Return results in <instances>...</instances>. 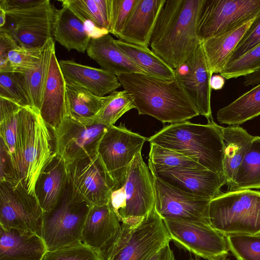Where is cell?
Here are the masks:
<instances>
[{
    "label": "cell",
    "mask_w": 260,
    "mask_h": 260,
    "mask_svg": "<svg viewBox=\"0 0 260 260\" xmlns=\"http://www.w3.org/2000/svg\"><path fill=\"white\" fill-rule=\"evenodd\" d=\"M56 9L50 1L27 9L6 12L5 25L0 27L20 46L42 48L53 38Z\"/></svg>",
    "instance_id": "12"
},
{
    "label": "cell",
    "mask_w": 260,
    "mask_h": 260,
    "mask_svg": "<svg viewBox=\"0 0 260 260\" xmlns=\"http://www.w3.org/2000/svg\"><path fill=\"white\" fill-rule=\"evenodd\" d=\"M171 240L154 207L140 220L122 222L119 233L98 254L100 260H149Z\"/></svg>",
    "instance_id": "5"
},
{
    "label": "cell",
    "mask_w": 260,
    "mask_h": 260,
    "mask_svg": "<svg viewBox=\"0 0 260 260\" xmlns=\"http://www.w3.org/2000/svg\"><path fill=\"white\" fill-rule=\"evenodd\" d=\"M7 21V14L4 10L0 8V27H4Z\"/></svg>",
    "instance_id": "50"
},
{
    "label": "cell",
    "mask_w": 260,
    "mask_h": 260,
    "mask_svg": "<svg viewBox=\"0 0 260 260\" xmlns=\"http://www.w3.org/2000/svg\"><path fill=\"white\" fill-rule=\"evenodd\" d=\"M109 127L95 122L83 124L67 116L53 131L54 152L66 163L95 154Z\"/></svg>",
    "instance_id": "14"
},
{
    "label": "cell",
    "mask_w": 260,
    "mask_h": 260,
    "mask_svg": "<svg viewBox=\"0 0 260 260\" xmlns=\"http://www.w3.org/2000/svg\"><path fill=\"white\" fill-rule=\"evenodd\" d=\"M51 131L39 111L22 108L16 141L8 153L1 151V181L19 184L35 194L38 176L55 153Z\"/></svg>",
    "instance_id": "1"
},
{
    "label": "cell",
    "mask_w": 260,
    "mask_h": 260,
    "mask_svg": "<svg viewBox=\"0 0 260 260\" xmlns=\"http://www.w3.org/2000/svg\"><path fill=\"white\" fill-rule=\"evenodd\" d=\"M171 240L195 255L222 260L230 249L226 237L210 225L183 220L164 219Z\"/></svg>",
    "instance_id": "13"
},
{
    "label": "cell",
    "mask_w": 260,
    "mask_h": 260,
    "mask_svg": "<svg viewBox=\"0 0 260 260\" xmlns=\"http://www.w3.org/2000/svg\"><path fill=\"white\" fill-rule=\"evenodd\" d=\"M67 116L83 124L94 122L105 96H96L87 90L66 82Z\"/></svg>",
    "instance_id": "29"
},
{
    "label": "cell",
    "mask_w": 260,
    "mask_h": 260,
    "mask_svg": "<svg viewBox=\"0 0 260 260\" xmlns=\"http://www.w3.org/2000/svg\"><path fill=\"white\" fill-rule=\"evenodd\" d=\"M225 237L230 251L237 260H260V233Z\"/></svg>",
    "instance_id": "38"
},
{
    "label": "cell",
    "mask_w": 260,
    "mask_h": 260,
    "mask_svg": "<svg viewBox=\"0 0 260 260\" xmlns=\"http://www.w3.org/2000/svg\"><path fill=\"white\" fill-rule=\"evenodd\" d=\"M146 141V138L122 123L110 126L103 136L98 153L114 182L113 190L124 185L129 167Z\"/></svg>",
    "instance_id": "9"
},
{
    "label": "cell",
    "mask_w": 260,
    "mask_h": 260,
    "mask_svg": "<svg viewBox=\"0 0 260 260\" xmlns=\"http://www.w3.org/2000/svg\"><path fill=\"white\" fill-rule=\"evenodd\" d=\"M59 64L66 82L84 88L98 96H105L121 86L116 75L103 69L61 60Z\"/></svg>",
    "instance_id": "21"
},
{
    "label": "cell",
    "mask_w": 260,
    "mask_h": 260,
    "mask_svg": "<svg viewBox=\"0 0 260 260\" xmlns=\"http://www.w3.org/2000/svg\"><path fill=\"white\" fill-rule=\"evenodd\" d=\"M133 109H135V106L132 96L125 90H115L105 96L103 105L94 120L110 127Z\"/></svg>",
    "instance_id": "36"
},
{
    "label": "cell",
    "mask_w": 260,
    "mask_h": 260,
    "mask_svg": "<svg viewBox=\"0 0 260 260\" xmlns=\"http://www.w3.org/2000/svg\"><path fill=\"white\" fill-rule=\"evenodd\" d=\"M86 22L67 5L56 9L53 36L68 51L84 53L92 37L86 28Z\"/></svg>",
    "instance_id": "26"
},
{
    "label": "cell",
    "mask_w": 260,
    "mask_h": 260,
    "mask_svg": "<svg viewBox=\"0 0 260 260\" xmlns=\"http://www.w3.org/2000/svg\"><path fill=\"white\" fill-rule=\"evenodd\" d=\"M115 40L109 33L92 37L86 51L88 56L102 69L116 76L133 73L147 74L120 49Z\"/></svg>",
    "instance_id": "22"
},
{
    "label": "cell",
    "mask_w": 260,
    "mask_h": 260,
    "mask_svg": "<svg viewBox=\"0 0 260 260\" xmlns=\"http://www.w3.org/2000/svg\"><path fill=\"white\" fill-rule=\"evenodd\" d=\"M254 18L232 31L202 42L207 62L212 74H220L222 71Z\"/></svg>",
    "instance_id": "28"
},
{
    "label": "cell",
    "mask_w": 260,
    "mask_h": 260,
    "mask_svg": "<svg viewBox=\"0 0 260 260\" xmlns=\"http://www.w3.org/2000/svg\"><path fill=\"white\" fill-rule=\"evenodd\" d=\"M260 115V83L217 112L221 123L239 125Z\"/></svg>",
    "instance_id": "30"
},
{
    "label": "cell",
    "mask_w": 260,
    "mask_h": 260,
    "mask_svg": "<svg viewBox=\"0 0 260 260\" xmlns=\"http://www.w3.org/2000/svg\"><path fill=\"white\" fill-rule=\"evenodd\" d=\"M110 205L117 215L124 208L125 205V192L124 186L112 191Z\"/></svg>",
    "instance_id": "46"
},
{
    "label": "cell",
    "mask_w": 260,
    "mask_h": 260,
    "mask_svg": "<svg viewBox=\"0 0 260 260\" xmlns=\"http://www.w3.org/2000/svg\"><path fill=\"white\" fill-rule=\"evenodd\" d=\"M165 0H138L118 39L148 47Z\"/></svg>",
    "instance_id": "23"
},
{
    "label": "cell",
    "mask_w": 260,
    "mask_h": 260,
    "mask_svg": "<svg viewBox=\"0 0 260 260\" xmlns=\"http://www.w3.org/2000/svg\"><path fill=\"white\" fill-rule=\"evenodd\" d=\"M68 184L91 207L110 203L114 182L98 153L67 162Z\"/></svg>",
    "instance_id": "11"
},
{
    "label": "cell",
    "mask_w": 260,
    "mask_h": 260,
    "mask_svg": "<svg viewBox=\"0 0 260 260\" xmlns=\"http://www.w3.org/2000/svg\"><path fill=\"white\" fill-rule=\"evenodd\" d=\"M260 44V13L254 18L226 64L235 61Z\"/></svg>",
    "instance_id": "43"
},
{
    "label": "cell",
    "mask_w": 260,
    "mask_h": 260,
    "mask_svg": "<svg viewBox=\"0 0 260 260\" xmlns=\"http://www.w3.org/2000/svg\"><path fill=\"white\" fill-rule=\"evenodd\" d=\"M183 66L184 73L176 71V77L199 115L213 120L211 107L210 72L202 43Z\"/></svg>",
    "instance_id": "17"
},
{
    "label": "cell",
    "mask_w": 260,
    "mask_h": 260,
    "mask_svg": "<svg viewBox=\"0 0 260 260\" xmlns=\"http://www.w3.org/2000/svg\"><path fill=\"white\" fill-rule=\"evenodd\" d=\"M260 70V44L225 65L220 75L224 79L246 76Z\"/></svg>",
    "instance_id": "40"
},
{
    "label": "cell",
    "mask_w": 260,
    "mask_h": 260,
    "mask_svg": "<svg viewBox=\"0 0 260 260\" xmlns=\"http://www.w3.org/2000/svg\"><path fill=\"white\" fill-rule=\"evenodd\" d=\"M47 251L39 235L0 226V260H42Z\"/></svg>",
    "instance_id": "24"
},
{
    "label": "cell",
    "mask_w": 260,
    "mask_h": 260,
    "mask_svg": "<svg viewBox=\"0 0 260 260\" xmlns=\"http://www.w3.org/2000/svg\"><path fill=\"white\" fill-rule=\"evenodd\" d=\"M204 0H165L159 14L150 46L177 71L202 43L197 23Z\"/></svg>",
    "instance_id": "2"
},
{
    "label": "cell",
    "mask_w": 260,
    "mask_h": 260,
    "mask_svg": "<svg viewBox=\"0 0 260 260\" xmlns=\"http://www.w3.org/2000/svg\"><path fill=\"white\" fill-rule=\"evenodd\" d=\"M223 145V168L226 184L233 181L254 136L239 125L221 128Z\"/></svg>",
    "instance_id": "27"
},
{
    "label": "cell",
    "mask_w": 260,
    "mask_h": 260,
    "mask_svg": "<svg viewBox=\"0 0 260 260\" xmlns=\"http://www.w3.org/2000/svg\"><path fill=\"white\" fill-rule=\"evenodd\" d=\"M45 0H0V8L6 12L23 10L44 3Z\"/></svg>",
    "instance_id": "45"
},
{
    "label": "cell",
    "mask_w": 260,
    "mask_h": 260,
    "mask_svg": "<svg viewBox=\"0 0 260 260\" xmlns=\"http://www.w3.org/2000/svg\"><path fill=\"white\" fill-rule=\"evenodd\" d=\"M67 184L66 164L55 153L40 173L35 186V194L44 213L55 207Z\"/></svg>",
    "instance_id": "25"
},
{
    "label": "cell",
    "mask_w": 260,
    "mask_h": 260,
    "mask_svg": "<svg viewBox=\"0 0 260 260\" xmlns=\"http://www.w3.org/2000/svg\"><path fill=\"white\" fill-rule=\"evenodd\" d=\"M120 222L110 203L91 207L82 230L81 242L99 254L119 233Z\"/></svg>",
    "instance_id": "20"
},
{
    "label": "cell",
    "mask_w": 260,
    "mask_h": 260,
    "mask_svg": "<svg viewBox=\"0 0 260 260\" xmlns=\"http://www.w3.org/2000/svg\"><path fill=\"white\" fill-rule=\"evenodd\" d=\"M39 112L51 131L67 116L66 81L55 50L51 55Z\"/></svg>",
    "instance_id": "19"
},
{
    "label": "cell",
    "mask_w": 260,
    "mask_h": 260,
    "mask_svg": "<svg viewBox=\"0 0 260 260\" xmlns=\"http://www.w3.org/2000/svg\"><path fill=\"white\" fill-rule=\"evenodd\" d=\"M192 260H193V259H192ZM222 260H226V259H222Z\"/></svg>",
    "instance_id": "51"
},
{
    "label": "cell",
    "mask_w": 260,
    "mask_h": 260,
    "mask_svg": "<svg viewBox=\"0 0 260 260\" xmlns=\"http://www.w3.org/2000/svg\"><path fill=\"white\" fill-rule=\"evenodd\" d=\"M42 48H26L19 46L8 55V72L25 73L40 65Z\"/></svg>",
    "instance_id": "39"
},
{
    "label": "cell",
    "mask_w": 260,
    "mask_h": 260,
    "mask_svg": "<svg viewBox=\"0 0 260 260\" xmlns=\"http://www.w3.org/2000/svg\"><path fill=\"white\" fill-rule=\"evenodd\" d=\"M209 220L210 226L225 236L260 233V192H222L210 201Z\"/></svg>",
    "instance_id": "6"
},
{
    "label": "cell",
    "mask_w": 260,
    "mask_h": 260,
    "mask_svg": "<svg viewBox=\"0 0 260 260\" xmlns=\"http://www.w3.org/2000/svg\"><path fill=\"white\" fill-rule=\"evenodd\" d=\"M166 183L184 192L212 200L226 184L225 177L206 168H183L151 172Z\"/></svg>",
    "instance_id": "18"
},
{
    "label": "cell",
    "mask_w": 260,
    "mask_h": 260,
    "mask_svg": "<svg viewBox=\"0 0 260 260\" xmlns=\"http://www.w3.org/2000/svg\"><path fill=\"white\" fill-rule=\"evenodd\" d=\"M18 46L10 35L0 30V72H8V53Z\"/></svg>",
    "instance_id": "44"
},
{
    "label": "cell",
    "mask_w": 260,
    "mask_h": 260,
    "mask_svg": "<svg viewBox=\"0 0 260 260\" xmlns=\"http://www.w3.org/2000/svg\"><path fill=\"white\" fill-rule=\"evenodd\" d=\"M244 77L243 80L244 86H255L260 83V70Z\"/></svg>",
    "instance_id": "48"
},
{
    "label": "cell",
    "mask_w": 260,
    "mask_h": 260,
    "mask_svg": "<svg viewBox=\"0 0 260 260\" xmlns=\"http://www.w3.org/2000/svg\"><path fill=\"white\" fill-rule=\"evenodd\" d=\"M260 13V0H204L197 32L202 42L232 31Z\"/></svg>",
    "instance_id": "8"
},
{
    "label": "cell",
    "mask_w": 260,
    "mask_h": 260,
    "mask_svg": "<svg viewBox=\"0 0 260 260\" xmlns=\"http://www.w3.org/2000/svg\"><path fill=\"white\" fill-rule=\"evenodd\" d=\"M91 207L68 183L55 207L44 213L42 238L47 251L82 242V230Z\"/></svg>",
    "instance_id": "7"
},
{
    "label": "cell",
    "mask_w": 260,
    "mask_h": 260,
    "mask_svg": "<svg viewBox=\"0 0 260 260\" xmlns=\"http://www.w3.org/2000/svg\"><path fill=\"white\" fill-rule=\"evenodd\" d=\"M149 260H175L173 250L169 243L161 247Z\"/></svg>",
    "instance_id": "47"
},
{
    "label": "cell",
    "mask_w": 260,
    "mask_h": 260,
    "mask_svg": "<svg viewBox=\"0 0 260 260\" xmlns=\"http://www.w3.org/2000/svg\"><path fill=\"white\" fill-rule=\"evenodd\" d=\"M120 49L149 75L166 80H173L176 71L168 65L148 47L115 40Z\"/></svg>",
    "instance_id": "31"
},
{
    "label": "cell",
    "mask_w": 260,
    "mask_h": 260,
    "mask_svg": "<svg viewBox=\"0 0 260 260\" xmlns=\"http://www.w3.org/2000/svg\"><path fill=\"white\" fill-rule=\"evenodd\" d=\"M44 212L35 194L19 184L0 183V226L42 237Z\"/></svg>",
    "instance_id": "10"
},
{
    "label": "cell",
    "mask_w": 260,
    "mask_h": 260,
    "mask_svg": "<svg viewBox=\"0 0 260 260\" xmlns=\"http://www.w3.org/2000/svg\"><path fill=\"white\" fill-rule=\"evenodd\" d=\"M54 51L55 43L53 38H51L43 47L41 62L38 67L25 73H22L33 108L39 112L41 106L51 57Z\"/></svg>",
    "instance_id": "33"
},
{
    "label": "cell",
    "mask_w": 260,
    "mask_h": 260,
    "mask_svg": "<svg viewBox=\"0 0 260 260\" xmlns=\"http://www.w3.org/2000/svg\"><path fill=\"white\" fill-rule=\"evenodd\" d=\"M124 187L125 205L117 215L120 221L140 220L153 209V177L141 152L135 156L129 167Z\"/></svg>",
    "instance_id": "16"
},
{
    "label": "cell",
    "mask_w": 260,
    "mask_h": 260,
    "mask_svg": "<svg viewBox=\"0 0 260 260\" xmlns=\"http://www.w3.org/2000/svg\"><path fill=\"white\" fill-rule=\"evenodd\" d=\"M229 191L260 188V137H254L247 149Z\"/></svg>",
    "instance_id": "32"
},
{
    "label": "cell",
    "mask_w": 260,
    "mask_h": 260,
    "mask_svg": "<svg viewBox=\"0 0 260 260\" xmlns=\"http://www.w3.org/2000/svg\"><path fill=\"white\" fill-rule=\"evenodd\" d=\"M117 77L124 90L132 96L139 115L150 116L171 124L199 115L176 77L166 80L137 73Z\"/></svg>",
    "instance_id": "3"
},
{
    "label": "cell",
    "mask_w": 260,
    "mask_h": 260,
    "mask_svg": "<svg viewBox=\"0 0 260 260\" xmlns=\"http://www.w3.org/2000/svg\"><path fill=\"white\" fill-rule=\"evenodd\" d=\"M42 260H100L98 253L82 242L47 251Z\"/></svg>",
    "instance_id": "41"
},
{
    "label": "cell",
    "mask_w": 260,
    "mask_h": 260,
    "mask_svg": "<svg viewBox=\"0 0 260 260\" xmlns=\"http://www.w3.org/2000/svg\"><path fill=\"white\" fill-rule=\"evenodd\" d=\"M138 0H111L109 33L118 38L122 31Z\"/></svg>",
    "instance_id": "42"
},
{
    "label": "cell",
    "mask_w": 260,
    "mask_h": 260,
    "mask_svg": "<svg viewBox=\"0 0 260 260\" xmlns=\"http://www.w3.org/2000/svg\"><path fill=\"white\" fill-rule=\"evenodd\" d=\"M85 22L90 21L97 29L109 32L111 0H63Z\"/></svg>",
    "instance_id": "34"
},
{
    "label": "cell",
    "mask_w": 260,
    "mask_h": 260,
    "mask_svg": "<svg viewBox=\"0 0 260 260\" xmlns=\"http://www.w3.org/2000/svg\"><path fill=\"white\" fill-rule=\"evenodd\" d=\"M221 128L214 120L206 124L186 120L164 126L147 141L178 152L225 177Z\"/></svg>",
    "instance_id": "4"
},
{
    "label": "cell",
    "mask_w": 260,
    "mask_h": 260,
    "mask_svg": "<svg viewBox=\"0 0 260 260\" xmlns=\"http://www.w3.org/2000/svg\"><path fill=\"white\" fill-rule=\"evenodd\" d=\"M150 144L148 168L150 172L183 168H205L178 152L153 143Z\"/></svg>",
    "instance_id": "35"
},
{
    "label": "cell",
    "mask_w": 260,
    "mask_h": 260,
    "mask_svg": "<svg viewBox=\"0 0 260 260\" xmlns=\"http://www.w3.org/2000/svg\"><path fill=\"white\" fill-rule=\"evenodd\" d=\"M154 209L163 219L183 220L209 224L211 200L179 190L152 176Z\"/></svg>",
    "instance_id": "15"
},
{
    "label": "cell",
    "mask_w": 260,
    "mask_h": 260,
    "mask_svg": "<svg viewBox=\"0 0 260 260\" xmlns=\"http://www.w3.org/2000/svg\"><path fill=\"white\" fill-rule=\"evenodd\" d=\"M0 97L10 100L22 107L34 109L22 73L0 72Z\"/></svg>",
    "instance_id": "37"
},
{
    "label": "cell",
    "mask_w": 260,
    "mask_h": 260,
    "mask_svg": "<svg viewBox=\"0 0 260 260\" xmlns=\"http://www.w3.org/2000/svg\"><path fill=\"white\" fill-rule=\"evenodd\" d=\"M224 84V78L220 75L212 76L210 80V85L212 89L220 90Z\"/></svg>",
    "instance_id": "49"
}]
</instances>
